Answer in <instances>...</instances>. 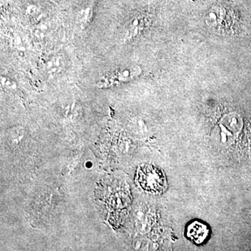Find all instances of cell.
Here are the masks:
<instances>
[{"label": "cell", "instance_id": "obj_1", "mask_svg": "<svg viewBox=\"0 0 251 251\" xmlns=\"http://www.w3.org/2000/svg\"><path fill=\"white\" fill-rule=\"evenodd\" d=\"M135 181L145 192L160 195L166 191L168 182L164 172L152 165H144L137 170Z\"/></svg>", "mask_w": 251, "mask_h": 251}, {"label": "cell", "instance_id": "obj_2", "mask_svg": "<svg viewBox=\"0 0 251 251\" xmlns=\"http://www.w3.org/2000/svg\"><path fill=\"white\" fill-rule=\"evenodd\" d=\"M186 237L196 244H202L209 238L210 229L201 221H195L188 225L186 229Z\"/></svg>", "mask_w": 251, "mask_h": 251}, {"label": "cell", "instance_id": "obj_3", "mask_svg": "<svg viewBox=\"0 0 251 251\" xmlns=\"http://www.w3.org/2000/svg\"><path fill=\"white\" fill-rule=\"evenodd\" d=\"M44 69L50 75H56L62 72L64 67V59L59 54H52L44 62Z\"/></svg>", "mask_w": 251, "mask_h": 251}, {"label": "cell", "instance_id": "obj_4", "mask_svg": "<svg viewBox=\"0 0 251 251\" xmlns=\"http://www.w3.org/2000/svg\"><path fill=\"white\" fill-rule=\"evenodd\" d=\"M49 30V27L46 25V23H41L38 24L34 28V34L37 38L44 37V34Z\"/></svg>", "mask_w": 251, "mask_h": 251}, {"label": "cell", "instance_id": "obj_5", "mask_svg": "<svg viewBox=\"0 0 251 251\" xmlns=\"http://www.w3.org/2000/svg\"><path fill=\"white\" fill-rule=\"evenodd\" d=\"M26 13L30 16H35L39 13V9L36 5H29L26 8Z\"/></svg>", "mask_w": 251, "mask_h": 251}]
</instances>
